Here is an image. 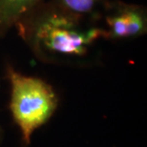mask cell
Returning a JSON list of instances; mask_svg holds the SVG:
<instances>
[{
    "mask_svg": "<svg viewBox=\"0 0 147 147\" xmlns=\"http://www.w3.org/2000/svg\"><path fill=\"white\" fill-rule=\"evenodd\" d=\"M18 35L42 63L83 66L92 62L99 40L104 39L100 21L74 16L47 0L16 23Z\"/></svg>",
    "mask_w": 147,
    "mask_h": 147,
    "instance_id": "1",
    "label": "cell"
},
{
    "mask_svg": "<svg viewBox=\"0 0 147 147\" xmlns=\"http://www.w3.org/2000/svg\"><path fill=\"white\" fill-rule=\"evenodd\" d=\"M6 75L11 87V114L23 142L29 145L34 131L47 123L57 110L58 96L46 81L25 75L10 65L6 67Z\"/></svg>",
    "mask_w": 147,
    "mask_h": 147,
    "instance_id": "2",
    "label": "cell"
},
{
    "mask_svg": "<svg viewBox=\"0 0 147 147\" xmlns=\"http://www.w3.org/2000/svg\"><path fill=\"white\" fill-rule=\"evenodd\" d=\"M100 24L105 40L119 41L145 35L147 33L146 7L110 0L102 12Z\"/></svg>",
    "mask_w": 147,
    "mask_h": 147,
    "instance_id": "3",
    "label": "cell"
},
{
    "mask_svg": "<svg viewBox=\"0 0 147 147\" xmlns=\"http://www.w3.org/2000/svg\"><path fill=\"white\" fill-rule=\"evenodd\" d=\"M45 0H0V38L5 37L16 23Z\"/></svg>",
    "mask_w": 147,
    "mask_h": 147,
    "instance_id": "4",
    "label": "cell"
},
{
    "mask_svg": "<svg viewBox=\"0 0 147 147\" xmlns=\"http://www.w3.org/2000/svg\"><path fill=\"white\" fill-rule=\"evenodd\" d=\"M57 7L74 16L100 21L102 12L110 0H47Z\"/></svg>",
    "mask_w": 147,
    "mask_h": 147,
    "instance_id": "5",
    "label": "cell"
},
{
    "mask_svg": "<svg viewBox=\"0 0 147 147\" xmlns=\"http://www.w3.org/2000/svg\"><path fill=\"white\" fill-rule=\"evenodd\" d=\"M1 135L2 134H1V128H0V140H1Z\"/></svg>",
    "mask_w": 147,
    "mask_h": 147,
    "instance_id": "6",
    "label": "cell"
}]
</instances>
